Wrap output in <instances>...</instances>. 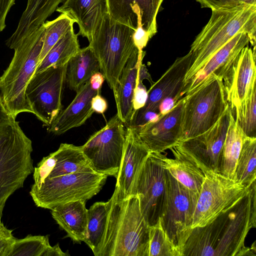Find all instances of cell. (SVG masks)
Segmentation results:
<instances>
[{"instance_id":"obj_46","label":"cell","mask_w":256,"mask_h":256,"mask_svg":"<svg viewBox=\"0 0 256 256\" xmlns=\"http://www.w3.org/2000/svg\"><path fill=\"white\" fill-rule=\"evenodd\" d=\"M146 79L150 83L151 85L154 84L152 78L148 72V70L146 68V66L142 64V62L140 65L138 74V80L142 82L144 80Z\"/></svg>"},{"instance_id":"obj_30","label":"cell","mask_w":256,"mask_h":256,"mask_svg":"<svg viewBox=\"0 0 256 256\" xmlns=\"http://www.w3.org/2000/svg\"><path fill=\"white\" fill-rule=\"evenodd\" d=\"M80 48L78 35L74 32L72 28L50 50L37 66L34 73L40 72L52 66L66 65Z\"/></svg>"},{"instance_id":"obj_20","label":"cell","mask_w":256,"mask_h":256,"mask_svg":"<svg viewBox=\"0 0 256 256\" xmlns=\"http://www.w3.org/2000/svg\"><path fill=\"white\" fill-rule=\"evenodd\" d=\"M248 34L239 32L214 53L192 78L184 95L201 84L210 75L222 79L225 74L242 50L248 46Z\"/></svg>"},{"instance_id":"obj_7","label":"cell","mask_w":256,"mask_h":256,"mask_svg":"<svg viewBox=\"0 0 256 256\" xmlns=\"http://www.w3.org/2000/svg\"><path fill=\"white\" fill-rule=\"evenodd\" d=\"M183 97L179 141L208 130L218 122L228 104L222 80L214 74Z\"/></svg>"},{"instance_id":"obj_43","label":"cell","mask_w":256,"mask_h":256,"mask_svg":"<svg viewBox=\"0 0 256 256\" xmlns=\"http://www.w3.org/2000/svg\"><path fill=\"white\" fill-rule=\"evenodd\" d=\"M104 80L105 78L101 72L99 71L94 73L90 80L92 88L100 92Z\"/></svg>"},{"instance_id":"obj_42","label":"cell","mask_w":256,"mask_h":256,"mask_svg":"<svg viewBox=\"0 0 256 256\" xmlns=\"http://www.w3.org/2000/svg\"><path fill=\"white\" fill-rule=\"evenodd\" d=\"M177 102L172 98L164 99L158 106V112L160 116L165 114L170 111L176 104Z\"/></svg>"},{"instance_id":"obj_4","label":"cell","mask_w":256,"mask_h":256,"mask_svg":"<svg viewBox=\"0 0 256 256\" xmlns=\"http://www.w3.org/2000/svg\"><path fill=\"white\" fill-rule=\"evenodd\" d=\"M44 27L26 36L12 49L14 55L8 68L0 77L3 104L14 118L24 112L32 113L25 94L26 86L35 72L42 47Z\"/></svg>"},{"instance_id":"obj_1","label":"cell","mask_w":256,"mask_h":256,"mask_svg":"<svg viewBox=\"0 0 256 256\" xmlns=\"http://www.w3.org/2000/svg\"><path fill=\"white\" fill-rule=\"evenodd\" d=\"M256 181L246 194L210 224L192 228L182 256H256L244 245L246 238L256 227Z\"/></svg>"},{"instance_id":"obj_12","label":"cell","mask_w":256,"mask_h":256,"mask_svg":"<svg viewBox=\"0 0 256 256\" xmlns=\"http://www.w3.org/2000/svg\"><path fill=\"white\" fill-rule=\"evenodd\" d=\"M66 64L52 66L34 73L26 88V100L32 114L48 127L62 110V96Z\"/></svg>"},{"instance_id":"obj_18","label":"cell","mask_w":256,"mask_h":256,"mask_svg":"<svg viewBox=\"0 0 256 256\" xmlns=\"http://www.w3.org/2000/svg\"><path fill=\"white\" fill-rule=\"evenodd\" d=\"M256 56L248 46L243 48L222 79L226 100L232 110L256 86Z\"/></svg>"},{"instance_id":"obj_26","label":"cell","mask_w":256,"mask_h":256,"mask_svg":"<svg viewBox=\"0 0 256 256\" xmlns=\"http://www.w3.org/2000/svg\"><path fill=\"white\" fill-rule=\"evenodd\" d=\"M86 202L78 200L58 204L50 209L53 218L67 233V237L80 243L86 238L88 210Z\"/></svg>"},{"instance_id":"obj_40","label":"cell","mask_w":256,"mask_h":256,"mask_svg":"<svg viewBox=\"0 0 256 256\" xmlns=\"http://www.w3.org/2000/svg\"><path fill=\"white\" fill-rule=\"evenodd\" d=\"M16 0H0V32L6 28V20L11 8Z\"/></svg>"},{"instance_id":"obj_24","label":"cell","mask_w":256,"mask_h":256,"mask_svg":"<svg viewBox=\"0 0 256 256\" xmlns=\"http://www.w3.org/2000/svg\"><path fill=\"white\" fill-rule=\"evenodd\" d=\"M169 150L174 158H168L162 154L164 168L178 182L198 198L204 174L196 162L174 145Z\"/></svg>"},{"instance_id":"obj_25","label":"cell","mask_w":256,"mask_h":256,"mask_svg":"<svg viewBox=\"0 0 256 256\" xmlns=\"http://www.w3.org/2000/svg\"><path fill=\"white\" fill-rule=\"evenodd\" d=\"M140 53L136 50L124 66L114 94L117 115L125 126H130L134 116L132 98L138 74L140 65L142 60L138 59Z\"/></svg>"},{"instance_id":"obj_22","label":"cell","mask_w":256,"mask_h":256,"mask_svg":"<svg viewBox=\"0 0 256 256\" xmlns=\"http://www.w3.org/2000/svg\"><path fill=\"white\" fill-rule=\"evenodd\" d=\"M56 11L72 18L78 26V35L88 42L108 13L106 0H65Z\"/></svg>"},{"instance_id":"obj_14","label":"cell","mask_w":256,"mask_h":256,"mask_svg":"<svg viewBox=\"0 0 256 256\" xmlns=\"http://www.w3.org/2000/svg\"><path fill=\"white\" fill-rule=\"evenodd\" d=\"M232 112L228 104L221 117L210 129L175 144L190 156L204 173L208 171L218 172L220 156Z\"/></svg>"},{"instance_id":"obj_29","label":"cell","mask_w":256,"mask_h":256,"mask_svg":"<svg viewBox=\"0 0 256 256\" xmlns=\"http://www.w3.org/2000/svg\"><path fill=\"white\" fill-rule=\"evenodd\" d=\"M245 136L232 112L220 156L218 173L234 180L236 163Z\"/></svg>"},{"instance_id":"obj_32","label":"cell","mask_w":256,"mask_h":256,"mask_svg":"<svg viewBox=\"0 0 256 256\" xmlns=\"http://www.w3.org/2000/svg\"><path fill=\"white\" fill-rule=\"evenodd\" d=\"M256 138L245 136L234 171V180L248 188L256 179Z\"/></svg>"},{"instance_id":"obj_45","label":"cell","mask_w":256,"mask_h":256,"mask_svg":"<svg viewBox=\"0 0 256 256\" xmlns=\"http://www.w3.org/2000/svg\"><path fill=\"white\" fill-rule=\"evenodd\" d=\"M68 252H64L60 249L58 244L48 247L43 252L42 256H68Z\"/></svg>"},{"instance_id":"obj_16","label":"cell","mask_w":256,"mask_h":256,"mask_svg":"<svg viewBox=\"0 0 256 256\" xmlns=\"http://www.w3.org/2000/svg\"><path fill=\"white\" fill-rule=\"evenodd\" d=\"M183 105L184 97L157 120L135 128L141 140L150 152L162 153L179 142Z\"/></svg>"},{"instance_id":"obj_47","label":"cell","mask_w":256,"mask_h":256,"mask_svg":"<svg viewBox=\"0 0 256 256\" xmlns=\"http://www.w3.org/2000/svg\"><path fill=\"white\" fill-rule=\"evenodd\" d=\"M239 1L245 4L256 5V0H239Z\"/></svg>"},{"instance_id":"obj_5","label":"cell","mask_w":256,"mask_h":256,"mask_svg":"<svg viewBox=\"0 0 256 256\" xmlns=\"http://www.w3.org/2000/svg\"><path fill=\"white\" fill-rule=\"evenodd\" d=\"M32 140L16 120L0 125V219L6 202L34 172Z\"/></svg>"},{"instance_id":"obj_13","label":"cell","mask_w":256,"mask_h":256,"mask_svg":"<svg viewBox=\"0 0 256 256\" xmlns=\"http://www.w3.org/2000/svg\"><path fill=\"white\" fill-rule=\"evenodd\" d=\"M160 152H150L134 179L130 195L138 197L142 213L150 226L160 218L166 200V170Z\"/></svg>"},{"instance_id":"obj_28","label":"cell","mask_w":256,"mask_h":256,"mask_svg":"<svg viewBox=\"0 0 256 256\" xmlns=\"http://www.w3.org/2000/svg\"><path fill=\"white\" fill-rule=\"evenodd\" d=\"M52 154L53 166L46 178L79 172H96L84 156L81 146L61 144Z\"/></svg>"},{"instance_id":"obj_3","label":"cell","mask_w":256,"mask_h":256,"mask_svg":"<svg viewBox=\"0 0 256 256\" xmlns=\"http://www.w3.org/2000/svg\"><path fill=\"white\" fill-rule=\"evenodd\" d=\"M239 32L248 34L256 54V5L242 4L229 9L212 10L207 24L190 46L194 61L184 78L183 94L196 73L218 50Z\"/></svg>"},{"instance_id":"obj_36","label":"cell","mask_w":256,"mask_h":256,"mask_svg":"<svg viewBox=\"0 0 256 256\" xmlns=\"http://www.w3.org/2000/svg\"><path fill=\"white\" fill-rule=\"evenodd\" d=\"M50 246L48 236L28 235L16 239L9 256H42Z\"/></svg>"},{"instance_id":"obj_37","label":"cell","mask_w":256,"mask_h":256,"mask_svg":"<svg viewBox=\"0 0 256 256\" xmlns=\"http://www.w3.org/2000/svg\"><path fill=\"white\" fill-rule=\"evenodd\" d=\"M12 230L6 228L0 219V256H9L16 240Z\"/></svg>"},{"instance_id":"obj_41","label":"cell","mask_w":256,"mask_h":256,"mask_svg":"<svg viewBox=\"0 0 256 256\" xmlns=\"http://www.w3.org/2000/svg\"><path fill=\"white\" fill-rule=\"evenodd\" d=\"M92 108L94 112L103 114L108 108V103L100 94H96L92 100Z\"/></svg>"},{"instance_id":"obj_23","label":"cell","mask_w":256,"mask_h":256,"mask_svg":"<svg viewBox=\"0 0 256 256\" xmlns=\"http://www.w3.org/2000/svg\"><path fill=\"white\" fill-rule=\"evenodd\" d=\"M64 0H28L16 30L6 42L8 47L12 48L39 28Z\"/></svg>"},{"instance_id":"obj_21","label":"cell","mask_w":256,"mask_h":256,"mask_svg":"<svg viewBox=\"0 0 256 256\" xmlns=\"http://www.w3.org/2000/svg\"><path fill=\"white\" fill-rule=\"evenodd\" d=\"M71 103L60 112L47 128L50 133L60 135L84 124L94 112L92 108V98L100 92L93 90L90 80L76 92Z\"/></svg>"},{"instance_id":"obj_11","label":"cell","mask_w":256,"mask_h":256,"mask_svg":"<svg viewBox=\"0 0 256 256\" xmlns=\"http://www.w3.org/2000/svg\"><path fill=\"white\" fill-rule=\"evenodd\" d=\"M124 126L116 114L81 146L96 172L117 178L124 154Z\"/></svg>"},{"instance_id":"obj_27","label":"cell","mask_w":256,"mask_h":256,"mask_svg":"<svg viewBox=\"0 0 256 256\" xmlns=\"http://www.w3.org/2000/svg\"><path fill=\"white\" fill-rule=\"evenodd\" d=\"M100 70L98 60L88 46L80 48L67 63L66 82L71 90L76 92Z\"/></svg>"},{"instance_id":"obj_44","label":"cell","mask_w":256,"mask_h":256,"mask_svg":"<svg viewBox=\"0 0 256 256\" xmlns=\"http://www.w3.org/2000/svg\"><path fill=\"white\" fill-rule=\"evenodd\" d=\"M14 118L5 108L2 98L0 88V125L8 123L14 120Z\"/></svg>"},{"instance_id":"obj_17","label":"cell","mask_w":256,"mask_h":256,"mask_svg":"<svg viewBox=\"0 0 256 256\" xmlns=\"http://www.w3.org/2000/svg\"><path fill=\"white\" fill-rule=\"evenodd\" d=\"M194 54L190 51L177 58L160 78L148 90V96L144 106L134 112H158V106L165 98H172L178 102L182 98L185 76L194 61Z\"/></svg>"},{"instance_id":"obj_35","label":"cell","mask_w":256,"mask_h":256,"mask_svg":"<svg viewBox=\"0 0 256 256\" xmlns=\"http://www.w3.org/2000/svg\"><path fill=\"white\" fill-rule=\"evenodd\" d=\"M148 256H180L163 228L160 218L150 226Z\"/></svg>"},{"instance_id":"obj_34","label":"cell","mask_w":256,"mask_h":256,"mask_svg":"<svg viewBox=\"0 0 256 256\" xmlns=\"http://www.w3.org/2000/svg\"><path fill=\"white\" fill-rule=\"evenodd\" d=\"M256 86L234 109L236 114L234 118L246 136L250 138H256Z\"/></svg>"},{"instance_id":"obj_38","label":"cell","mask_w":256,"mask_h":256,"mask_svg":"<svg viewBox=\"0 0 256 256\" xmlns=\"http://www.w3.org/2000/svg\"><path fill=\"white\" fill-rule=\"evenodd\" d=\"M201 7L210 8L212 10H219L234 8L242 4L239 0H196Z\"/></svg>"},{"instance_id":"obj_10","label":"cell","mask_w":256,"mask_h":256,"mask_svg":"<svg viewBox=\"0 0 256 256\" xmlns=\"http://www.w3.org/2000/svg\"><path fill=\"white\" fill-rule=\"evenodd\" d=\"M204 174L193 216L192 228L211 222L242 198L250 188L218 172L208 171Z\"/></svg>"},{"instance_id":"obj_9","label":"cell","mask_w":256,"mask_h":256,"mask_svg":"<svg viewBox=\"0 0 256 256\" xmlns=\"http://www.w3.org/2000/svg\"><path fill=\"white\" fill-rule=\"evenodd\" d=\"M166 176V200L160 220L167 236L182 256L183 247L192 230L198 198L168 170Z\"/></svg>"},{"instance_id":"obj_19","label":"cell","mask_w":256,"mask_h":256,"mask_svg":"<svg viewBox=\"0 0 256 256\" xmlns=\"http://www.w3.org/2000/svg\"><path fill=\"white\" fill-rule=\"evenodd\" d=\"M150 153L136 128L126 126L123 157L115 188L124 198L130 196L136 176Z\"/></svg>"},{"instance_id":"obj_6","label":"cell","mask_w":256,"mask_h":256,"mask_svg":"<svg viewBox=\"0 0 256 256\" xmlns=\"http://www.w3.org/2000/svg\"><path fill=\"white\" fill-rule=\"evenodd\" d=\"M134 32L107 13L89 42L88 46L98 60L100 72L114 94L124 66L138 50L134 40Z\"/></svg>"},{"instance_id":"obj_8","label":"cell","mask_w":256,"mask_h":256,"mask_svg":"<svg viewBox=\"0 0 256 256\" xmlns=\"http://www.w3.org/2000/svg\"><path fill=\"white\" fill-rule=\"evenodd\" d=\"M108 176L96 172H79L46 178L30 194L36 205L50 210L72 201H86L96 195L104 184Z\"/></svg>"},{"instance_id":"obj_2","label":"cell","mask_w":256,"mask_h":256,"mask_svg":"<svg viewBox=\"0 0 256 256\" xmlns=\"http://www.w3.org/2000/svg\"><path fill=\"white\" fill-rule=\"evenodd\" d=\"M106 229L98 256H148L150 226L136 195L115 189L108 200Z\"/></svg>"},{"instance_id":"obj_31","label":"cell","mask_w":256,"mask_h":256,"mask_svg":"<svg viewBox=\"0 0 256 256\" xmlns=\"http://www.w3.org/2000/svg\"><path fill=\"white\" fill-rule=\"evenodd\" d=\"M109 202H96L88 210L86 238L84 241L98 256L107 220Z\"/></svg>"},{"instance_id":"obj_33","label":"cell","mask_w":256,"mask_h":256,"mask_svg":"<svg viewBox=\"0 0 256 256\" xmlns=\"http://www.w3.org/2000/svg\"><path fill=\"white\" fill-rule=\"evenodd\" d=\"M74 22L68 15L61 14L54 20H46L43 24L44 27V38L37 66L58 40L74 28Z\"/></svg>"},{"instance_id":"obj_39","label":"cell","mask_w":256,"mask_h":256,"mask_svg":"<svg viewBox=\"0 0 256 256\" xmlns=\"http://www.w3.org/2000/svg\"><path fill=\"white\" fill-rule=\"evenodd\" d=\"M148 93L146 87L142 82L136 80L132 98L134 114L145 105L148 99Z\"/></svg>"},{"instance_id":"obj_15","label":"cell","mask_w":256,"mask_h":256,"mask_svg":"<svg viewBox=\"0 0 256 256\" xmlns=\"http://www.w3.org/2000/svg\"><path fill=\"white\" fill-rule=\"evenodd\" d=\"M164 0H106L108 14L135 32L151 38L157 32L156 16Z\"/></svg>"}]
</instances>
